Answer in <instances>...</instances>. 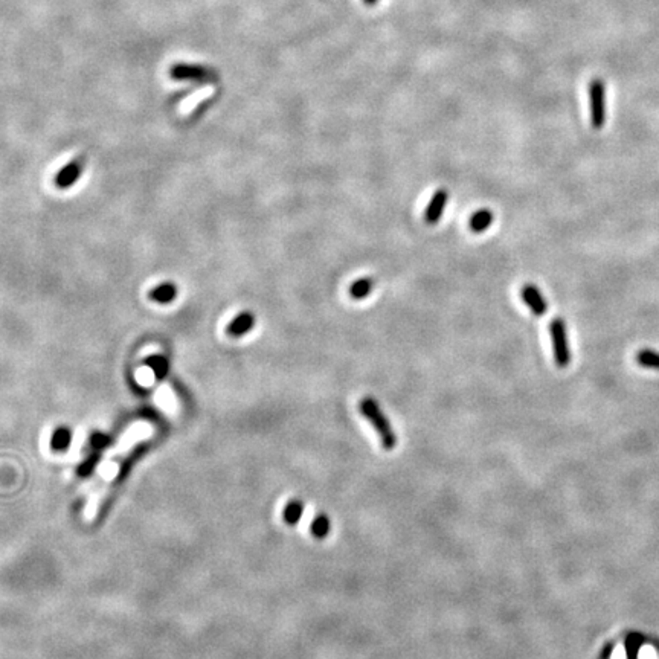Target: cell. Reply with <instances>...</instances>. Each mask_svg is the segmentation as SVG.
<instances>
[{
  "label": "cell",
  "instance_id": "cell-1",
  "mask_svg": "<svg viewBox=\"0 0 659 659\" xmlns=\"http://www.w3.org/2000/svg\"><path fill=\"white\" fill-rule=\"evenodd\" d=\"M359 411L362 416L370 421L374 427V431L377 432L380 443L382 447L386 451H391L397 444V435L392 429V424L390 423V420L386 418V416L382 411V407L379 406L372 397H363L359 402Z\"/></svg>",
  "mask_w": 659,
  "mask_h": 659
},
{
  "label": "cell",
  "instance_id": "cell-2",
  "mask_svg": "<svg viewBox=\"0 0 659 659\" xmlns=\"http://www.w3.org/2000/svg\"><path fill=\"white\" fill-rule=\"evenodd\" d=\"M549 335L553 341V351L554 360L559 368H566L571 362V351L568 344V333L566 324L562 317H554L549 322Z\"/></svg>",
  "mask_w": 659,
  "mask_h": 659
},
{
  "label": "cell",
  "instance_id": "cell-3",
  "mask_svg": "<svg viewBox=\"0 0 659 659\" xmlns=\"http://www.w3.org/2000/svg\"><path fill=\"white\" fill-rule=\"evenodd\" d=\"M589 107L590 124L600 130L606 122V86L603 80H592L589 84Z\"/></svg>",
  "mask_w": 659,
  "mask_h": 659
},
{
  "label": "cell",
  "instance_id": "cell-4",
  "mask_svg": "<svg viewBox=\"0 0 659 659\" xmlns=\"http://www.w3.org/2000/svg\"><path fill=\"white\" fill-rule=\"evenodd\" d=\"M449 199V193L444 188H440L432 195L431 202L427 203V208L424 211V221L427 225H437L441 217L444 214V209Z\"/></svg>",
  "mask_w": 659,
  "mask_h": 659
},
{
  "label": "cell",
  "instance_id": "cell-5",
  "mask_svg": "<svg viewBox=\"0 0 659 659\" xmlns=\"http://www.w3.org/2000/svg\"><path fill=\"white\" fill-rule=\"evenodd\" d=\"M520 298L536 316H543L547 313L548 310L547 300L543 298L539 287H536L534 284H525L524 287L520 289Z\"/></svg>",
  "mask_w": 659,
  "mask_h": 659
},
{
  "label": "cell",
  "instance_id": "cell-6",
  "mask_svg": "<svg viewBox=\"0 0 659 659\" xmlns=\"http://www.w3.org/2000/svg\"><path fill=\"white\" fill-rule=\"evenodd\" d=\"M493 219L494 217L490 209H479L472 214L470 220H468V228L475 234H482L493 225Z\"/></svg>",
  "mask_w": 659,
  "mask_h": 659
},
{
  "label": "cell",
  "instance_id": "cell-7",
  "mask_svg": "<svg viewBox=\"0 0 659 659\" xmlns=\"http://www.w3.org/2000/svg\"><path fill=\"white\" fill-rule=\"evenodd\" d=\"M254 325H255L254 315L249 313V311H244V313H240L239 316L234 319L232 322L229 324L228 331H229V335L239 337V336L246 335V333L252 330Z\"/></svg>",
  "mask_w": 659,
  "mask_h": 659
},
{
  "label": "cell",
  "instance_id": "cell-8",
  "mask_svg": "<svg viewBox=\"0 0 659 659\" xmlns=\"http://www.w3.org/2000/svg\"><path fill=\"white\" fill-rule=\"evenodd\" d=\"M374 285H376L374 278H371V276L359 278V280H356L355 283L350 285V290H348L350 296L356 301L365 300V298H368L371 295V291H372V289H374Z\"/></svg>",
  "mask_w": 659,
  "mask_h": 659
},
{
  "label": "cell",
  "instance_id": "cell-9",
  "mask_svg": "<svg viewBox=\"0 0 659 659\" xmlns=\"http://www.w3.org/2000/svg\"><path fill=\"white\" fill-rule=\"evenodd\" d=\"M304 513V504L300 499H291L284 508V520L289 525H296Z\"/></svg>",
  "mask_w": 659,
  "mask_h": 659
},
{
  "label": "cell",
  "instance_id": "cell-10",
  "mask_svg": "<svg viewBox=\"0 0 659 659\" xmlns=\"http://www.w3.org/2000/svg\"><path fill=\"white\" fill-rule=\"evenodd\" d=\"M331 531V520L327 514H317L316 518L311 522V533L316 539H325Z\"/></svg>",
  "mask_w": 659,
  "mask_h": 659
},
{
  "label": "cell",
  "instance_id": "cell-11",
  "mask_svg": "<svg viewBox=\"0 0 659 659\" xmlns=\"http://www.w3.org/2000/svg\"><path fill=\"white\" fill-rule=\"evenodd\" d=\"M636 362L643 368L659 370V352L655 350H640L636 352Z\"/></svg>",
  "mask_w": 659,
  "mask_h": 659
},
{
  "label": "cell",
  "instance_id": "cell-12",
  "mask_svg": "<svg viewBox=\"0 0 659 659\" xmlns=\"http://www.w3.org/2000/svg\"><path fill=\"white\" fill-rule=\"evenodd\" d=\"M78 176H80V167L77 164H71L61 169L60 174L57 176V183L60 187H69L78 179Z\"/></svg>",
  "mask_w": 659,
  "mask_h": 659
},
{
  "label": "cell",
  "instance_id": "cell-13",
  "mask_svg": "<svg viewBox=\"0 0 659 659\" xmlns=\"http://www.w3.org/2000/svg\"><path fill=\"white\" fill-rule=\"evenodd\" d=\"M71 440H72L71 431L66 429V427H61V429L56 431V433H53L52 447L57 451H64L66 447L71 444Z\"/></svg>",
  "mask_w": 659,
  "mask_h": 659
},
{
  "label": "cell",
  "instance_id": "cell-14",
  "mask_svg": "<svg viewBox=\"0 0 659 659\" xmlns=\"http://www.w3.org/2000/svg\"><path fill=\"white\" fill-rule=\"evenodd\" d=\"M152 296H153V300L159 301V302H169L171 300H174L176 289H174V285H171V284H164V285H160V287L156 289Z\"/></svg>",
  "mask_w": 659,
  "mask_h": 659
},
{
  "label": "cell",
  "instance_id": "cell-15",
  "mask_svg": "<svg viewBox=\"0 0 659 659\" xmlns=\"http://www.w3.org/2000/svg\"><path fill=\"white\" fill-rule=\"evenodd\" d=\"M147 363H148V366H150V368L154 371V374L158 376V377H164V376L167 374V371H168V362H167L165 357H162V356H152V357H148Z\"/></svg>",
  "mask_w": 659,
  "mask_h": 659
},
{
  "label": "cell",
  "instance_id": "cell-16",
  "mask_svg": "<svg viewBox=\"0 0 659 659\" xmlns=\"http://www.w3.org/2000/svg\"><path fill=\"white\" fill-rule=\"evenodd\" d=\"M108 444V438L106 437V435H93V438H92V446L95 447V449H103V447H106Z\"/></svg>",
  "mask_w": 659,
  "mask_h": 659
},
{
  "label": "cell",
  "instance_id": "cell-17",
  "mask_svg": "<svg viewBox=\"0 0 659 659\" xmlns=\"http://www.w3.org/2000/svg\"><path fill=\"white\" fill-rule=\"evenodd\" d=\"M95 464H97V459H95V458H91L89 461H86V463L80 467V473L83 475V477H84V475H89L92 472V468L95 467Z\"/></svg>",
  "mask_w": 659,
  "mask_h": 659
},
{
  "label": "cell",
  "instance_id": "cell-18",
  "mask_svg": "<svg viewBox=\"0 0 659 659\" xmlns=\"http://www.w3.org/2000/svg\"><path fill=\"white\" fill-rule=\"evenodd\" d=\"M363 2H365L366 5H370V6H372V5H376V3L379 2V0H363Z\"/></svg>",
  "mask_w": 659,
  "mask_h": 659
}]
</instances>
